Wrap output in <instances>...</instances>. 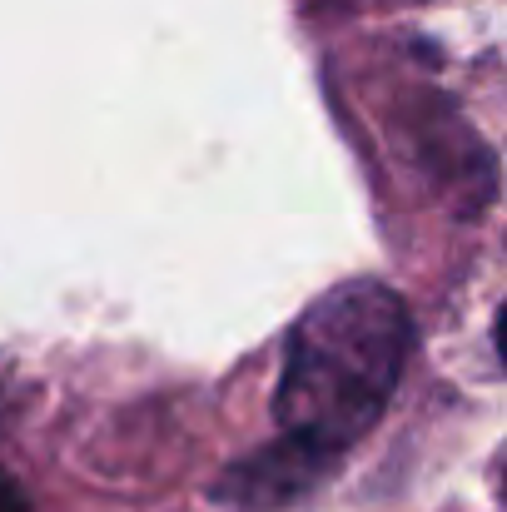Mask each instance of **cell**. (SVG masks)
I'll return each mask as SVG.
<instances>
[{
	"mask_svg": "<svg viewBox=\"0 0 507 512\" xmlns=\"http://www.w3.org/2000/svg\"><path fill=\"white\" fill-rule=\"evenodd\" d=\"M0 512H30V498H25V488L0 468Z\"/></svg>",
	"mask_w": 507,
	"mask_h": 512,
	"instance_id": "3957f363",
	"label": "cell"
},
{
	"mask_svg": "<svg viewBox=\"0 0 507 512\" xmlns=\"http://www.w3.org/2000/svg\"><path fill=\"white\" fill-rule=\"evenodd\" d=\"M413 348L408 304L378 279H348L314 299L284 343L274 413L284 438L334 463L388 408Z\"/></svg>",
	"mask_w": 507,
	"mask_h": 512,
	"instance_id": "6da1fadb",
	"label": "cell"
},
{
	"mask_svg": "<svg viewBox=\"0 0 507 512\" xmlns=\"http://www.w3.org/2000/svg\"><path fill=\"white\" fill-rule=\"evenodd\" d=\"M329 468V458L309 453L304 443L284 438L274 448H259L254 458L234 463L219 483V498L229 503H244V508H284L294 503L299 493H309L319 483V473Z\"/></svg>",
	"mask_w": 507,
	"mask_h": 512,
	"instance_id": "7a4b0ae2",
	"label": "cell"
}]
</instances>
